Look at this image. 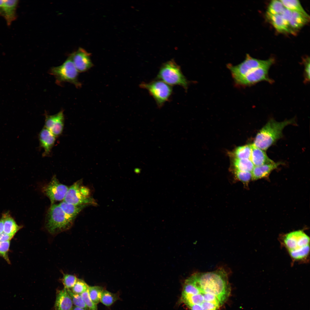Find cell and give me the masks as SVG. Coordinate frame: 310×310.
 Returning <instances> with one entry per match:
<instances>
[{
  "label": "cell",
  "instance_id": "6da1fadb",
  "mask_svg": "<svg viewBox=\"0 0 310 310\" xmlns=\"http://www.w3.org/2000/svg\"><path fill=\"white\" fill-rule=\"evenodd\" d=\"M187 279L190 294L182 295L181 301L191 310H219L230 294L228 274L223 268L195 273Z\"/></svg>",
  "mask_w": 310,
  "mask_h": 310
},
{
  "label": "cell",
  "instance_id": "7a4b0ae2",
  "mask_svg": "<svg viewBox=\"0 0 310 310\" xmlns=\"http://www.w3.org/2000/svg\"><path fill=\"white\" fill-rule=\"evenodd\" d=\"M280 243L293 262L306 263L309 260L310 237L303 230L292 231L280 237Z\"/></svg>",
  "mask_w": 310,
  "mask_h": 310
},
{
  "label": "cell",
  "instance_id": "3957f363",
  "mask_svg": "<svg viewBox=\"0 0 310 310\" xmlns=\"http://www.w3.org/2000/svg\"><path fill=\"white\" fill-rule=\"evenodd\" d=\"M294 119L277 122L271 119L257 134L254 142V146L264 150H266L282 137V130L286 126L294 124Z\"/></svg>",
  "mask_w": 310,
  "mask_h": 310
},
{
  "label": "cell",
  "instance_id": "277c9868",
  "mask_svg": "<svg viewBox=\"0 0 310 310\" xmlns=\"http://www.w3.org/2000/svg\"><path fill=\"white\" fill-rule=\"evenodd\" d=\"M73 221L66 215L59 204H55L51 205L48 209L45 226L50 233L55 234L69 229Z\"/></svg>",
  "mask_w": 310,
  "mask_h": 310
},
{
  "label": "cell",
  "instance_id": "5b68a950",
  "mask_svg": "<svg viewBox=\"0 0 310 310\" xmlns=\"http://www.w3.org/2000/svg\"><path fill=\"white\" fill-rule=\"evenodd\" d=\"M157 79L171 86L179 85L185 90L188 88V82L182 73L180 66L174 60L169 61L161 67Z\"/></svg>",
  "mask_w": 310,
  "mask_h": 310
},
{
  "label": "cell",
  "instance_id": "8992f818",
  "mask_svg": "<svg viewBox=\"0 0 310 310\" xmlns=\"http://www.w3.org/2000/svg\"><path fill=\"white\" fill-rule=\"evenodd\" d=\"M78 72L70 55L61 65L53 67L49 71V73L55 77L58 83L68 82L78 88L81 86L78 80Z\"/></svg>",
  "mask_w": 310,
  "mask_h": 310
},
{
  "label": "cell",
  "instance_id": "52a82bcc",
  "mask_svg": "<svg viewBox=\"0 0 310 310\" xmlns=\"http://www.w3.org/2000/svg\"><path fill=\"white\" fill-rule=\"evenodd\" d=\"M82 180H79L69 187L64 200L67 203L78 205H97L90 196L89 189L83 186Z\"/></svg>",
  "mask_w": 310,
  "mask_h": 310
},
{
  "label": "cell",
  "instance_id": "ba28073f",
  "mask_svg": "<svg viewBox=\"0 0 310 310\" xmlns=\"http://www.w3.org/2000/svg\"><path fill=\"white\" fill-rule=\"evenodd\" d=\"M274 62L273 58L261 60L253 58L247 54L245 60L241 63L235 66L228 64L227 67L235 82L252 70L261 67L271 66Z\"/></svg>",
  "mask_w": 310,
  "mask_h": 310
},
{
  "label": "cell",
  "instance_id": "9c48e42d",
  "mask_svg": "<svg viewBox=\"0 0 310 310\" xmlns=\"http://www.w3.org/2000/svg\"><path fill=\"white\" fill-rule=\"evenodd\" d=\"M140 87L147 90L160 107L169 99L172 93L171 86L160 80L148 83H142Z\"/></svg>",
  "mask_w": 310,
  "mask_h": 310
},
{
  "label": "cell",
  "instance_id": "30bf717a",
  "mask_svg": "<svg viewBox=\"0 0 310 310\" xmlns=\"http://www.w3.org/2000/svg\"><path fill=\"white\" fill-rule=\"evenodd\" d=\"M69 187L60 183L55 175L43 189L44 193L50 200L51 205L63 200Z\"/></svg>",
  "mask_w": 310,
  "mask_h": 310
},
{
  "label": "cell",
  "instance_id": "8fae6325",
  "mask_svg": "<svg viewBox=\"0 0 310 310\" xmlns=\"http://www.w3.org/2000/svg\"><path fill=\"white\" fill-rule=\"evenodd\" d=\"M270 67L267 66L255 69L235 82L237 84L242 86H251L262 81L273 83L274 81L268 76V71Z\"/></svg>",
  "mask_w": 310,
  "mask_h": 310
},
{
  "label": "cell",
  "instance_id": "7c38bea8",
  "mask_svg": "<svg viewBox=\"0 0 310 310\" xmlns=\"http://www.w3.org/2000/svg\"><path fill=\"white\" fill-rule=\"evenodd\" d=\"M44 127L55 137L62 133L64 127V116L63 110L57 113L50 115L45 113Z\"/></svg>",
  "mask_w": 310,
  "mask_h": 310
},
{
  "label": "cell",
  "instance_id": "4fadbf2b",
  "mask_svg": "<svg viewBox=\"0 0 310 310\" xmlns=\"http://www.w3.org/2000/svg\"><path fill=\"white\" fill-rule=\"evenodd\" d=\"M70 55L79 72H85L93 66L90 59L91 54L82 48H79Z\"/></svg>",
  "mask_w": 310,
  "mask_h": 310
},
{
  "label": "cell",
  "instance_id": "5bb4252c",
  "mask_svg": "<svg viewBox=\"0 0 310 310\" xmlns=\"http://www.w3.org/2000/svg\"><path fill=\"white\" fill-rule=\"evenodd\" d=\"M55 137L49 130L44 127L40 131L39 139L40 145L43 149V155L46 156L51 153L56 141Z\"/></svg>",
  "mask_w": 310,
  "mask_h": 310
},
{
  "label": "cell",
  "instance_id": "9a60e30c",
  "mask_svg": "<svg viewBox=\"0 0 310 310\" xmlns=\"http://www.w3.org/2000/svg\"><path fill=\"white\" fill-rule=\"evenodd\" d=\"M18 0H5L4 1L2 16L8 26L17 18L16 10L19 3Z\"/></svg>",
  "mask_w": 310,
  "mask_h": 310
},
{
  "label": "cell",
  "instance_id": "2e32d148",
  "mask_svg": "<svg viewBox=\"0 0 310 310\" xmlns=\"http://www.w3.org/2000/svg\"><path fill=\"white\" fill-rule=\"evenodd\" d=\"M73 303L67 290L64 288L57 294L55 305V310H71Z\"/></svg>",
  "mask_w": 310,
  "mask_h": 310
},
{
  "label": "cell",
  "instance_id": "e0dca14e",
  "mask_svg": "<svg viewBox=\"0 0 310 310\" xmlns=\"http://www.w3.org/2000/svg\"><path fill=\"white\" fill-rule=\"evenodd\" d=\"M282 163L281 162H274L259 166H254L251 172L252 179L257 180L266 177Z\"/></svg>",
  "mask_w": 310,
  "mask_h": 310
},
{
  "label": "cell",
  "instance_id": "ac0fdd59",
  "mask_svg": "<svg viewBox=\"0 0 310 310\" xmlns=\"http://www.w3.org/2000/svg\"><path fill=\"white\" fill-rule=\"evenodd\" d=\"M250 160L255 166L274 162L268 157L264 150L255 147L253 144Z\"/></svg>",
  "mask_w": 310,
  "mask_h": 310
},
{
  "label": "cell",
  "instance_id": "d6986e66",
  "mask_svg": "<svg viewBox=\"0 0 310 310\" xmlns=\"http://www.w3.org/2000/svg\"><path fill=\"white\" fill-rule=\"evenodd\" d=\"M266 16L273 26L278 31L282 33H294L281 14H272L266 12Z\"/></svg>",
  "mask_w": 310,
  "mask_h": 310
},
{
  "label": "cell",
  "instance_id": "ffe728a7",
  "mask_svg": "<svg viewBox=\"0 0 310 310\" xmlns=\"http://www.w3.org/2000/svg\"><path fill=\"white\" fill-rule=\"evenodd\" d=\"M59 205L66 215L73 221L82 210L87 206L75 205L63 201Z\"/></svg>",
  "mask_w": 310,
  "mask_h": 310
},
{
  "label": "cell",
  "instance_id": "44dd1931",
  "mask_svg": "<svg viewBox=\"0 0 310 310\" xmlns=\"http://www.w3.org/2000/svg\"><path fill=\"white\" fill-rule=\"evenodd\" d=\"M3 232L13 237L22 227L17 224L16 221L8 213L3 214Z\"/></svg>",
  "mask_w": 310,
  "mask_h": 310
},
{
  "label": "cell",
  "instance_id": "7402d4cb",
  "mask_svg": "<svg viewBox=\"0 0 310 310\" xmlns=\"http://www.w3.org/2000/svg\"><path fill=\"white\" fill-rule=\"evenodd\" d=\"M292 11L289 25L290 29L294 32V30L299 29L306 24L309 21V18L299 12Z\"/></svg>",
  "mask_w": 310,
  "mask_h": 310
},
{
  "label": "cell",
  "instance_id": "603a6c76",
  "mask_svg": "<svg viewBox=\"0 0 310 310\" xmlns=\"http://www.w3.org/2000/svg\"><path fill=\"white\" fill-rule=\"evenodd\" d=\"M285 7L292 11L299 12L309 19V16L298 0H280Z\"/></svg>",
  "mask_w": 310,
  "mask_h": 310
},
{
  "label": "cell",
  "instance_id": "cb8c5ba5",
  "mask_svg": "<svg viewBox=\"0 0 310 310\" xmlns=\"http://www.w3.org/2000/svg\"><path fill=\"white\" fill-rule=\"evenodd\" d=\"M234 165L236 170L251 172L254 166L250 159H239L236 158Z\"/></svg>",
  "mask_w": 310,
  "mask_h": 310
},
{
  "label": "cell",
  "instance_id": "d4e9b609",
  "mask_svg": "<svg viewBox=\"0 0 310 310\" xmlns=\"http://www.w3.org/2000/svg\"><path fill=\"white\" fill-rule=\"evenodd\" d=\"M252 151V144L247 145L237 148L235 151L236 158L250 159Z\"/></svg>",
  "mask_w": 310,
  "mask_h": 310
},
{
  "label": "cell",
  "instance_id": "484cf974",
  "mask_svg": "<svg viewBox=\"0 0 310 310\" xmlns=\"http://www.w3.org/2000/svg\"><path fill=\"white\" fill-rule=\"evenodd\" d=\"M104 290L102 287L99 286H89L88 292L89 297L93 303L97 304L100 302L101 294Z\"/></svg>",
  "mask_w": 310,
  "mask_h": 310
},
{
  "label": "cell",
  "instance_id": "4316f807",
  "mask_svg": "<svg viewBox=\"0 0 310 310\" xmlns=\"http://www.w3.org/2000/svg\"><path fill=\"white\" fill-rule=\"evenodd\" d=\"M119 299L117 293H113L104 290L102 293L100 302L104 305L109 306Z\"/></svg>",
  "mask_w": 310,
  "mask_h": 310
},
{
  "label": "cell",
  "instance_id": "83f0119b",
  "mask_svg": "<svg viewBox=\"0 0 310 310\" xmlns=\"http://www.w3.org/2000/svg\"><path fill=\"white\" fill-rule=\"evenodd\" d=\"M285 8L280 0H273L270 3L266 12L272 14H280Z\"/></svg>",
  "mask_w": 310,
  "mask_h": 310
},
{
  "label": "cell",
  "instance_id": "f1b7e54d",
  "mask_svg": "<svg viewBox=\"0 0 310 310\" xmlns=\"http://www.w3.org/2000/svg\"><path fill=\"white\" fill-rule=\"evenodd\" d=\"M67 290L71 299L73 303L75 305V306L83 309L86 310H89L81 294L73 293L70 289Z\"/></svg>",
  "mask_w": 310,
  "mask_h": 310
},
{
  "label": "cell",
  "instance_id": "f546056e",
  "mask_svg": "<svg viewBox=\"0 0 310 310\" xmlns=\"http://www.w3.org/2000/svg\"><path fill=\"white\" fill-rule=\"evenodd\" d=\"M77 279V278L74 275L64 274L62 282L64 288L67 289L72 288L75 284Z\"/></svg>",
  "mask_w": 310,
  "mask_h": 310
},
{
  "label": "cell",
  "instance_id": "4dcf8cb0",
  "mask_svg": "<svg viewBox=\"0 0 310 310\" xmlns=\"http://www.w3.org/2000/svg\"><path fill=\"white\" fill-rule=\"evenodd\" d=\"M89 286L84 280L78 279L71 290L75 293L80 294L87 290Z\"/></svg>",
  "mask_w": 310,
  "mask_h": 310
},
{
  "label": "cell",
  "instance_id": "1f68e13d",
  "mask_svg": "<svg viewBox=\"0 0 310 310\" xmlns=\"http://www.w3.org/2000/svg\"><path fill=\"white\" fill-rule=\"evenodd\" d=\"M235 174L237 179L243 183L247 184L252 179L251 172L235 170Z\"/></svg>",
  "mask_w": 310,
  "mask_h": 310
},
{
  "label": "cell",
  "instance_id": "d6a6232c",
  "mask_svg": "<svg viewBox=\"0 0 310 310\" xmlns=\"http://www.w3.org/2000/svg\"><path fill=\"white\" fill-rule=\"evenodd\" d=\"M10 241H0V256L3 258L8 263L10 261L8 256Z\"/></svg>",
  "mask_w": 310,
  "mask_h": 310
},
{
  "label": "cell",
  "instance_id": "836d02e7",
  "mask_svg": "<svg viewBox=\"0 0 310 310\" xmlns=\"http://www.w3.org/2000/svg\"><path fill=\"white\" fill-rule=\"evenodd\" d=\"M80 294L89 310H97V305L93 303L89 297L88 289Z\"/></svg>",
  "mask_w": 310,
  "mask_h": 310
},
{
  "label": "cell",
  "instance_id": "e575fe53",
  "mask_svg": "<svg viewBox=\"0 0 310 310\" xmlns=\"http://www.w3.org/2000/svg\"><path fill=\"white\" fill-rule=\"evenodd\" d=\"M303 63L304 65V82L307 83L310 80V59L309 57H307L303 60Z\"/></svg>",
  "mask_w": 310,
  "mask_h": 310
},
{
  "label": "cell",
  "instance_id": "d590c367",
  "mask_svg": "<svg viewBox=\"0 0 310 310\" xmlns=\"http://www.w3.org/2000/svg\"><path fill=\"white\" fill-rule=\"evenodd\" d=\"M292 13V11L285 8L282 13L280 14L284 20L289 26V21L291 17Z\"/></svg>",
  "mask_w": 310,
  "mask_h": 310
},
{
  "label": "cell",
  "instance_id": "8d00e7d4",
  "mask_svg": "<svg viewBox=\"0 0 310 310\" xmlns=\"http://www.w3.org/2000/svg\"><path fill=\"white\" fill-rule=\"evenodd\" d=\"M13 237L3 232L0 234V241L5 242L10 241Z\"/></svg>",
  "mask_w": 310,
  "mask_h": 310
},
{
  "label": "cell",
  "instance_id": "74e56055",
  "mask_svg": "<svg viewBox=\"0 0 310 310\" xmlns=\"http://www.w3.org/2000/svg\"><path fill=\"white\" fill-rule=\"evenodd\" d=\"M3 219L2 217V218L0 219V234L3 232Z\"/></svg>",
  "mask_w": 310,
  "mask_h": 310
},
{
  "label": "cell",
  "instance_id": "f35d334b",
  "mask_svg": "<svg viewBox=\"0 0 310 310\" xmlns=\"http://www.w3.org/2000/svg\"><path fill=\"white\" fill-rule=\"evenodd\" d=\"M4 0H0V16H2Z\"/></svg>",
  "mask_w": 310,
  "mask_h": 310
},
{
  "label": "cell",
  "instance_id": "ab89813d",
  "mask_svg": "<svg viewBox=\"0 0 310 310\" xmlns=\"http://www.w3.org/2000/svg\"><path fill=\"white\" fill-rule=\"evenodd\" d=\"M71 310H86L83 309L76 306H74Z\"/></svg>",
  "mask_w": 310,
  "mask_h": 310
}]
</instances>
